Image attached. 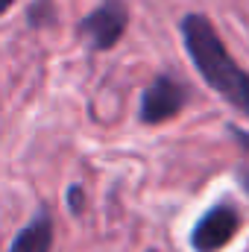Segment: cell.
<instances>
[{
	"label": "cell",
	"mask_w": 249,
	"mask_h": 252,
	"mask_svg": "<svg viewBox=\"0 0 249 252\" xmlns=\"http://www.w3.org/2000/svg\"><path fill=\"white\" fill-rule=\"evenodd\" d=\"M190 100V91H187L185 82H179L176 76L170 73H161L156 76L144 94H141V106H138V121L147 126L164 124V121H173Z\"/></svg>",
	"instance_id": "2"
},
{
	"label": "cell",
	"mask_w": 249,
	"mask_h": 252,
	"mask_svg": "<svg viewBox=\"0 0 249 252\" xmlns=\"http://www.w3.org/2000/svg\"><path fill=\"white\" fill-rule=\"evenodd\" d=\"M232 138H235V144H238V150H241V158H238L235 176H238L241 188L249 193V132L238 129V126H232Z\"/></svg>",
	"instance_id": "6"
},
{
	"label": "cell",
	"mask_w": 249,
	"mask_h": 252,
	"mask_svg": "<svg viewBox=\"0 0 249 252\" xmlns=\"http://www.w3.org/2000/svg\"><path fill=\"white\" fill-rule=\"evenodd\" d=\"M241 229V214L238 208L220 202L214 208H208L190 232V250L193 252H220Z\"/></svg>",
	"instance_id": "4"
},
{
	"label": "cell",
	"mask_w": 249,
	"mask_h": 252,
	"mask_svg": "<svg viewBox=\"0 0 249 252\" xmlns=\"http://www.w3.org/2000/svg\"><path fill=\"white\" fill-rule=\"evenodd\" d=\"M50 250H53V214L47 208H41L15 235L9 252H50Z\"/></svg>",
	"instance_id": "5"
},
{
	"label": "cell",
	"mask_w": 249,
	"mask_h": 252,
	"mask_svg": "<svg viewBox=\"0 0 249 252\" xmlns=\"http://www.w3.org/2000/svg\"><path fill=\"white\" fill-rule=\"evenodd\" d=\"M56 21V3L53 0H32L30 9H27V24L30 27H47Z\"/></svg>",
	"instance_id": "7"
},
{
	"label": "cell",
	"mask_w": 249,
	"mask_h": 252,
	"mask_svg": "<svg viewBox=\"0 0 249 252\" xmlns=\"http://www.w3.org/2000/svg\"><path fill=\"white\" fill-rule=\"evenodd\" d=\"M147 252H156V250H147Z\"/></svg>",
	"instance_id": "10"
},
{
	"label": "cell",
	"mask_w": 249,
	"mask_h": 252,
	"mask_svg": "<svg viewBox=\"0 0 249 252\" xmlns=\"http://www.w3.org/2000/svg\"><path fill=\"white\" fill-rule=\"evenodd\" d=\"M12 3H15V0H0V15H6V12L12 9Z\"/></svg>",
	"instance_id": "9"
},
{
	"label": "cell",
	"mask_w": 249,
	"mask_h": 252,
	"mask_svg": "<svg viewBox=\"0 0 249 252\" xmlns=\"http://www.w3.org/2000/svg\"><path fill=\"white\" fill-rule=\"evenodd\" d=\"M179 32H182L185 53L190 56L193 67L199 70V76L229 106H235L238 112H244L249 118V73L232 59L217 27L205 15L190 12L179 21Z\"/></svg>",
	"instance_id": "1"
},
{
	"label": "cell",
	"mask_w": 249,
	"mask_h": 252,
	"mask_svg": "<svg viewBox=\"0 0 249 252\" xmlns=\"http://www.w3.org/2000/svg\"><path fill=\"white\" fill-rule=\"evenodd\" d=\"M129 27V9L126 0H103L79 21V35L100 53L121 44Z\"/></svg>",
	"instance_id": "3"
},
{
	"label": "cell",
	"mask_w": 249,
	"mask_h": 252,
	"mask_svg": "<svg viewBox=\"0 0 249 252\" xmlns=\"http://www.w3.org/2000/svg\"><path fill=\"white\" fill-rule=\"evenodd\" d=\"M67 208L73 214H82L85 211V188L82 185H70V190H67Z\"/></svg>",
	"instance_id": "8"
}]
</instances>
